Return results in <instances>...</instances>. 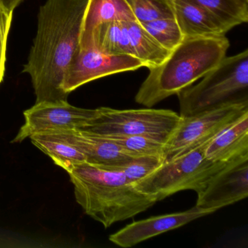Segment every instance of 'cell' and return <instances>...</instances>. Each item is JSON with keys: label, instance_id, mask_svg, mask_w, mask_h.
<instances>
[{"label": "cell", "instance_id": "22", "mask_svg": "<svg viewBox=\"0 0 248 248\" xmlns=\"http://www.w3.org/2000/svg\"><path fill=\"white\" fill-rule=\"evenodd\" d=\"M127 2L139 23L175 17L172 0H127Z\"/></svg>", "mask_w": 248, "mask_h": 248}, {"label": "cell", "instance_id": "15", "mask_svg": "<svg viewBox=\"0 0 248 248\" xmlns=\"http://www.w3.org/2000/svg\"><path fill=\"white\" fill-rule=\"evenodd\" d=\"M136 20L127 0H88L80 37V48L86 47L93 30L108 21Z\"/></svg>", "mask_w": 248, "mask_h": 248}, {"label": "cell", "instance_id": "26", "mask_svg": "<svg viewBox=\"0 0 248 248\" xmlns=\"http://www.w3.org/2000/svg\"><path fill=\"white\" fill-rule=\"evenodd\" d=\"M245 1H246V2H248V0H245Z\"/></svg>", "mask_w": 248, "mask_h": 248}, {"label": "cell", "instance_id": "13", "mask_svg": "<svg viewBox=\"0 0 248 248\" xmlns=\"http://www.w3.org/2000/svg\"><path fill=\"white\" fill-rule=\"evenodd\" d=\"M175 18L184 37L226 35L230 29L191 0H172Z\"/></svg>", "mask_w": 248, "mask_h": 248}, {"label": "cell", "instance_id": "3", "mask_svg": "<svg viewBox=\"0 0 248 248\" xmlns=\"http://www.w3.org/2000/svg\"><path fill=\"white\" fill-rule=\"evenodd\" d=\"M229 46L226 35L184 37L162 64L149 69L135 97L136 102L152 108L179 93L217 67Z\"/></svg>", "mask_w": 248, "mask_h": 248}, {"label": "cell", "instance_id": "25", "mask_svg": "<svg viewBox=\"0 0 248 248\" xmlns=\"http://www.w3.org/2000/svg\"><path fill=\"white\" fill-rule=\"evenodd\" d=\"M23 0H0V5L8 12L14 13L15 8Z\"/></svg>", "mask_w": 248, "mask_h": 248}, {"label": "cell", "instance_id": "18", "mask_svg": "<svg viewBox=\"0 0 248 248\" xmlns=\"http://www.w3.org/2000/svg\"><path fill=\"white\" fill-rule=\"evenodd\" d=\"M31 143L63 168L70 164L86 162L82 152L71 145L59 131L35 133L30 137Z\"/></svg>", "mask_w": 248, "mask_h": 248}, {"label": "cell", "instance_id": "16", "mask_svg": "<svg viewBox=\"0 0 248 248\" xmlns=\"http://www.w3.org/2000/svg\"><path fill=\"white\" fill-rule=\"evenodd\" d=\"M91 48L110 56H133L125 21H108L98 26L93 31L88 45L84 49Z\"/></svg>", "mask_w": 248, "mask_h": 248}, {"label": "cell", "instance_id": "7", "mask_svg": "<svg viewBox=\"0 0 248 248\" xmlns=\"http://www.w3.org/2000/svg\"><path fill=\"white\" fill-rule=\"evenodd\" d=\"M247 112L248 99H244L226 103L193 115L181 116L178 127L164 146L163 162L209 141Z\"/></svg>", "mask_w": 248, "mask_h": 248}, {"label": "cell", "instance_id": "4", "mask_svg": "<svg viewBox=\"0 0 248 248\" xmlns=\"http://www.w3.org/2000/svg\"><path fill=\"white\" fill-rule=\"evenodd\" d=\"M180 116L193 115L222 104L248 99V50L223 59L201 82L177 94Z\"/></svg>", "mask_w": 248, "mask_h": 248}, {"label": "cell", "instance_id": "12", "mask_svg": "<svg viewBox=\"0 0 248 248\" xmlns=\"http://www.w3.org/2000/svg\"><path fill=\"white\" fill-rule=\"evenodd\" d=\"M59 131L71 145L83 154L88 163L104 168H115L136 159L128 156L107 138L79 130Z\"/></svg>", "mask_w": 248, "mask_h": 248}, {"label": "cell", "instance_id": "20", "mask_svg": "<svg viewBox=\"0 0 248 248\" xmlns=\"http://www.w3.org/2000/svg\"><path fill=\"white\" fill-rule=\"evenodd\" d=\"M140 24L162 47L170 52L179 46L185 37L175 17Z\"/></svg>", "mask_w": 248, "mask_h": 248}, {"label": "cell", "instance_id": "10", "mask_svg": "<svg viewBox=\"0 0 248 248\" xmlns=\"http://www.w3.org/2000/svg\"><path fill=\"white\" fill-rule=\"evenodd\" d=\"M196 206L217 211L248 197V155L215 172L197 193Z\"/></svg>", "mask_w": 248, "mask_h": 248}, {"label": "cell", "instance_id": "1", "mask_svg": "<svg viewBox=\"0 0 248 248\" xmlns=\"http://www.w3.org/2000/svg\"><path fill=\"white\" fill-rule=\"evenodd\" d=\"M88 0H47L24 72L31 76L36 103L68 101L62 88L66 69L80 47Z\"/></svg>", "mask_w": 248, "mask_h": 248}, {"label": "cell", "instance_id": "17", "mask_svg": "<svg viewBox=\"0 0 248 248\" xmlns=\"http://www.w3.org/2000/svg\"><path fill=\"white\" fill-rule=\"evenodd\" d=\"M132 54L150 69L162 64L171 52L160 46L136 20L125 21Z\"/></svg>", "mask_w": 248, "mask_h": 248}, {"label": "cell", "instance_id": "8", "mask_svg": "<svg viewBox=\"0 0 248 248\" xmlns=\"http://www.w3.org/2000/svg\"><path fill=\"white\" fill-rule=\"evenodd\" d=\"M98 109L79 108L68 103H36L24 112L25 123L13 143H21L31 135L59 130H79L95 118Z\"/></svg>", "mask_w": 248, "mask_h": 248}, {"label": "cell", "instance_id": "19", "mask_svg": "<svg viewBox=\"0 0 248 248\" xmlns=\"http://www.w3.org/2000/svg\"><path fill=\"white\" fill-rule=\"evenodd\" d=\"M217 17L230 30L248 21V2L245 0H191Z\"/></svg>", "mask_w": 248, "mask_h": 248}, {"label": "cell", "instance_id": "11", "mask_svg": "<svg viewBox=\"0 0 248 248\" xmlns=\"http://www.w3.org/2000/svg\"><path fill=\"white\" fill-rule=\"evenodd\" d=\"M215 211L194 206L186 211L154 216L137 220L110 235L109 240L121 248H131L161 233L181 227Z\"/></svg>", "mask_w": 248, "mask_h": 248}, {"label": "cell", "instance_id": "2", "mask_svg": "<svg viewBox=\"0 0 248 248\" xmlns=\"http://www.w3.org/2000/svg\"><path fill=\"white\" fill-rule=\"evenodd\" d=\"M63 169L73 184L77 202L106 229L135 217L157 202L138 189L119 170L86 162L70 164Z\"/></svg>", "mask_w": 248, "mask_h": 248}, {"label": "cell", "instance_id": "14", "mask_svg": "<svg viewBox=\"0 0 248 248\" xmlns=\"http://www.w3.org/2000/svg\"><path fill=\"white\" fill-rule=\"evenodd\" d=\"M248 155V112L210 140L204 149L213 162H229Z\"/></svg>", "mask_w": 248, "mask_h": 248}, {"label": "cell", "instance_id": "5", "mask_svg": "<svg viewBox=\"0 0 248 248\" xmlns=\"http://www.w3.org/2000/svg\"><path fill=\"white\" fill-rule=\"evenodd\" d=\"M209 141L163 162L135 185L156 202L180 191L191 190L198 192L212 175L228 163L213 162L207 159L204 149Z\"/></svg>", "mask_w": 248, "mask_h": 248}, {"label": "cell", "instance_id": "23", "mask_svg": "<svg viewBox=\"0 0 248 248\" xmlns=\"http://www.w3.org/2000/svg\"><path fill=\"white\" fill-rule=\"evenodd\" d=\"M163 162V159L157 156H143L136 158L131 162L120 167L114 168L121 171L124 176L133 184L140 181L145 177L152 173L155 170L157 169Z\"/></svg>", "mask_w": 248, "mask_h": 248}, {"label": "cell", "instance_id": "24", "mask_svg": "<svg viewBox=\"0 0 248 248\" xmlns=\"http://www.w3.org/2000/svg\"><path fill=\"white\" fill-rule=\"evenodd\" d=\"M14 13L8 12L0 5V70L5 72L7 43Z\"/></svg>", "mask_w": 248, "mask_h": 248}, {"label": "cell", "instance_id": "9", "mask_svg": "<svg viewBox=\"0 0 248 248\" xmlns=\"http://www.w3.org/2000/svg\"><path fill=\"white\" fill-rule=\"evenodd\" d=\"M142 62L129 55L103 54L94 49H81L72 58L63 81L62 88L66 93L88 82L114 74L137 70Z\"/></svg>", "mask_w": 248, "mask_h": 248}, {"label": "cell", "instance_id": "21", "mask_svg": "<svg viewBox=\"0 0 248 248\" xmlns=\"http://www.w3.org/2000/svg\"><path fill=\"white\" fill-rule=\"evenodd\" d=\"M121 148L122 150L133 158L157 156L163 159L164 143L143 136L105 137Z\"/></svg>", "mask_w": 248, "mask_h": 248}, {"label": "cell", "instance_id": "6", "mask_svg": "<svg viewBox=\"0 0 248 248\" xmlns=\"http://www.w3.org/2000/svg\"><path fill=\"white\" fill-rule=\"evenodd\" d=\"M97 109L95 118L79 130L103 137L143 136L165 144L181 121L180 114L168 109Z\"/></svg>", "mask_w": 248, "mask_h": 248}]
</instances>
